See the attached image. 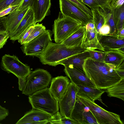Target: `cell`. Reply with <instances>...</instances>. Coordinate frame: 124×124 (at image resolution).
I'll list each match as a JSON object with an SVG mask.
<instances>
[{
    "label": "cell",
    "mask_w": 124,
    "mask_h": 124,
    "mask_svg": "<svg viewBox=\"0 0 124 124\" xmlns=\"http://www.w3.org/2000/svg\"><path fill=\"white\" fill-rule=\"evenodd\" d=\"M76 98L91 111L98 124H123L119 115L104 109L89 99L77 96Z\"/></svg>",
    "instance_id": "8992f818"
},
{
    "label": "cell",
    "mask_w": 124,
    "mask_h": 124,
    "mask_svg": "<svg viewBox=\"0 0 124 124\" xmlns=\"http://www.w3.org/2000/svg\"><path fill=\"white\" fill-rule=\"evenodd\" d=\"M112 9L116 28L118 32L124 28V6Z\"/></svg>",
    "instance_id": "484cf974"
},
{
    "label": "cell",
    "mask_w": 124,
    "mask_h": 124,
    "mask_svg": "<svg viewBox=\"0 0 124 124\" xmlns=\"http://www.w3.org/2000/svg\"><path fill=\"white\" fill-rule=\"evenodd\" d=\"M86 50L81 47H68L62 43L51 42L38 58L42 64L55 66L61 60Z\"/></svg>",
    "instance_id": "7a4b0ae2"
},
{
    "label": "cell",
    "mask_w": 124,
    "mask_h": 124,
    "mask_svg": "<svg viewBox=\"0 0 124 124\" xmlns=\"http://www.w3.org/2000/svg\"><path fill=\"white\" fill-rule=\"evenodd\" d=\"M85 31V26L82 25L78 30L61 43L68 47H81Z\"/></svg>",
    "instance_id": "7402d4cb"
},
{
    "label": "cell",
    "mask_w": 124,
    "mask_h": 124,
    "mask_svg": "<svg viewBox=\"0 0 124 124\" xmlns=\"http://www.w3.org/2000/svg\"><path fill=\"white\" fill-rule=\"evenodd\" d=\"M93 22L96 31H99L104 23V10L101 8H91Z\"/></svg>",
    "instance_id": "d4e9b609"
},
{
    "label": "cell",
    "mask_w": 124,
    "mask_h": 124,
    "mask_svg": "<svg viewBox=\"0 0 124 124\" xmlns=\"http://www.w3.org/2000/svg\"><path fill=\"white\" fill-rule=\"evenodd\" d=\"M52 116L42 111L32 109L26 113L16 124H46L55 118Z\"/></svg>",
    "instance_id": "7c38bea8"
},
{
    "label": "cell",
    "mask_w": 124,
    "mask_h": 124,
    "mask_svg": "<svg viewBox=\"0 0 124 124\" xmlns=\"http://www.w3.org/2000/svg\"></svg>",
    "instance_id": "bcb514c9"
},
{
    "label": "cell",
    "mask_w": 124,
    "mask_h": 124,
    "mask_svg": "<svg viewBox=\"0 0 124 124\" xmlns=\"http://www.w3.org/2000/svg\"><path fill=\"white\" fill-rule=\"evenodd\" d=\"M34 0H22L18 7L16 9L21 10L25 7H31Z\"/></svg>",
    "instance_id": "d590c367"
},
{
    "label": "cell",
    "mask_w": 124,
    "mask_h": 124,
    "mask_svg": "<svg viewBox=\"0 0 124 124\" xmlns=\"http://www.w3.org/2000/svg\"><path fill=\"white\" fill-rule=\"evenodd\" d=\"M99 6L100 8L106 11L111 9V1L110 0H94Z\"/></svg>",
    "instance_id": "1f68e13d"
},
{
    "label": "cell",
    "mask_w": 124,
    "mask_h": 124,
    "mask_svg": "<svg viewBox=\"0 0 124 124\" xmlns=\"http://www.w3.org/2000/svg\"><path fill=\"white\" fill-rule=\"evenodd\" d=\"M6 18L5 16L0 17V32H7L6 24Z\"/></svg>",
    "instance_id": "60d3db41"
},
{
    "label": "cell",
    "mask_w": 124,
    "mask_h": 124,
    "mask_svg": "<svg viewBox=\"0 0 124 124\" xmlns=\"http://www.w3.org/2000/svg\"><path fill=\"white\" fill-rule=\"evenodd\" d=\"M83 2L90 8H100L99 6L94 0H81Z\"/></svg>",
    "instance_id": "8d00e7d4"
},
{
    "label": "cell",
    "mask_w": 124,
    "mask_h": 124,
    "mask_svg": "<svg viewBox=\"0 0 124 124\" xmlns=\"http://www.w3.org/2000/svg\"><path fill=\"white\" fill-rule=\"evenodd\" d=\"M107 12L104 11V24H107L110 27V31L109 35H117V31L114 19L113 11L112 9Z\"/></svg>",
    "instance_id": "4316f807"
},
{
    "label": "cell",
    "mask_w": 124,
    "mask_h": 124,
    "mask_svg": "<svg viewBox=\"0 0 124 124\" xmlns=\"http://www.w3.org/2000/svg\"><path fill=\"white\" fill-rule=\"evenodd\" d=\"M85 26V31L81 47L88 50L98 49L105 52L97 39L98 33L95 29L93 22L87 23Z\"/></svg>",
    "instance_id": "4fadbf2b"
},
{
    "label": "cell",
    "mask_w": 124,
    "mask_h": 124,
    "mask_svg": "<svg viewBox=\"0 0 124 124\" xmlns=\"http://www.w3.org/2000/svg\"><path fill=\"white\" fill-rule=\"evenodd\" d=\"M60 11L62 15L75 20L85 26L93 22V18L89 17L68 0H59Z\"/></svg>",
    "instance_id": "9c48e42d"
},
{
    "label": "cell",
    "mask_w": 124,
    "mask_h": 124,
    "mask_svg": "<svg viewBox=\"0 0 124 124\" xmlns=\"http://www.w3.org/2000/svg\"><path fill=\"white\" fill-rule=\"evenodd\" d=\"M117 35L119 36L124 37V28L118 32Z\"/></svg>",
    "instance_id": "7bdbcfd3"
},
{
    "label": "cell",
    "mask_w": 124,
    "mask_h": 124,
    "mask_svg": "<svg viewBox=\"0 0 124 124\" xmlns=\"http://www.w3.org/2000/svg\"><path fill=\"white\" fill-rule=\"evenodd\" d=\"M83 71L96 87L105 90L117 83L122 78L114 65L94 61L89 57L85 60Z\"/></svg>",
    "instance_id": "6da1fadb"
},
{
    "label": "cell",
    "mask_w": 124,
    "mask_h": 124,
    "mask_svg": "<svg viewBox=\"0 0 124 124\" xmlns=\"http://www.w3.org/2000/svg\"><path fill=\"white\" fill-rule=\"evenodd\" d=\"M109 97H114L124 101V78L116 84L105 90Z\"/></svg>",
    "instance_id": "cb8c5ba5"
},
{
    "label": "cell",
    "mask_w": 124,
    "mask_h": 124,
    "mask_svg": "<svg viewBox=\"0 0 124 124\" xmlns=\"http://www.w3.org/2000/svg\"><path fill=\"white\" fill-rule=\"evenodd\" d=\"M76 85L77 89V96L87 98L93 101L97 100L101 101L102 95L105 92V90L96 87Z\"/></svg>",
    "instance_id": "ffe728a7"
},
{
    "label": "cell",
    "mask_w": 124,
    "mask_h": 124,
    "mask_svg": "<svg viewBox=\"0 0 124 124\" xmlns=\"http://www.w3.org/2000/svg\"><path fill=\"white\" fill-rule=\"evenodd\" d=\"M51 5V0H34L31 8L36 23L41 22L49 13Z\"/></svg>",
    "instance_id": "d6986e66"
},
{
    "label": "cell",
    "mask_w": 124,
    "mask_h": 124,
    "mask_svg": "<svg viewBox=\"0 0 124 124\" xmlns=\"http://www.w3.org/2000/svg\"><path fill=\"white\" fill-rule=\"evenodd\" d=\"M9 114L8 110L0 105V121L5 119Z\"/></svg>",
    "instance_id": "ab89813d"
},
{
    "label": "cell",
    "mask_w": 124,
    "mask_h": 124,
    "mask_svg": "<svg viewBox=\"0 0 124 124\" xmlns=\"http://www.w3.org/2000/svg\"><path fill=\"white\" fill-rule=\"evenodd\" d=\"M53 34L46 30L29 42L22 45L21 49L26 55L39 57L45 51L48 43L52 42Z\"/></svg>",
    "instance_id": "52a82bcc"
},
{
    "label": "cell",
    "mask_w": 124,
    "mask_h": 124,
    "mask_svg": "<svg viewBox=\"0 0 124 124\" xmlns=\"http://www.w3.org/2000/svg\"><path fill=\"white\" fill-rule=\"evenodd\" d=\"M64 66V71L70 78L71 82L75 85L96 87L83 71L72 65Z\"/></svg>",
    "instance_id": "5bb4252c"
},
{
    "label": "cell",
    "mask_w": 124,
    "mask_h": 124,
    "mask_svg": "<svg viewBox=\"0 0 124 124\" xmlns=\"http://www.w3.org/2000/svg\"><path fill=\"white\" fill-rule=\"evenodd\" d=\"M16 0H0V12L10 6H12Z\"/></svg>",
    "instance_id": "e575fe53"
},
{
    "label": "cell",
    "mask_w": 124,
    "mask_h": 124,
    "mask_svg": "<svg viewBox=\"0 0 124 124\" xmlns=\"http://www.w3.org/2000/svg\"><path fill=\"white\" fill-rule=\"evenodd\" d=\"M46 28L42 24L38 23L33 25L32 31L29 37L24 41V44L29 42L33 39L44 32Z\"/></svg>",
    "instance_id": "83f0119b"
},
{
    "label": "cell",
    "mask_w": 124,
    "mask_h": 124,
    "mask_svg": "<svg viewBox=\"0 0 124 124\" xmlns=\"http://www.w3.org/2000/svg\"><path fill=\"white\" fill-rule=\"evenodd\" d=\"M110 28L107 24H104L99 31L98 33L102 35H109Z\"/></svg>",
    "instance_id": "f35d334b"
},
{
    "label": "cell",
    "mask_w": 124,
    "mask_h": 124,
    "mask_svg": "<svg viewBox=\"0 0 124 124\" xmlns=\"http://www.w3.org/2000/svg\"><path fill=\"white\" fill-rule=\"evenodd\" d=\"M88 50L73 55L58 62L57 65L61 64L63 66L72 65L83 71V66L84 60L90 57Z\"/></svg>",
    "instance_id": "44dd1931"
},
{
    "label": "cell",
    "mask_w": 124,
    "mask_h": 124,
    "mask_svg": "<svg viewBox=\"0 0 124 124\" xmlns=\"http://www.w3.org/2000/svg\"><path fill=\"white\" fill-rule=\"evenodd\" d=\"M90 58L94 61L101 62H105L106 52L102 51L88 50Z\"/></svg>",
    "instance_id": "f1b7e54d"
},
{
    "label": "cell",
    "mask_w": 124,
    "mask_h": 124,
    "mask_svg": "<svg viewBox=\"0 0 124 124\" xmlns=\"http://www.w3.org/2000/svg\"><path fill=\"white\" fill-rule=\"evenodd\" d=\"M47 124H78L72 119L61 116L57 119H53L49 121Z\"/></svg>",
    "instance_id": "4dcf8cb0"
},
{
    "label": "cell",
    "mask_w": 124,
    "mask_h": 124,
    "mask_svg": "<svg viewBox=\"0 0 124 124\" xmlns=\"http://www.w3.org/2000/svg\"><path fill=\"white\" fill-rule=\"evenodd\" d=\"M111 1V7L115 3L117 0H110Z\"/></svg>",
    "instance_id": "ee69618b"
},
{
    "label": "cell",
    "mask_w": 124,
    "mask_h": 124,
    "mask_svg": "<svg viewBox=\"0 0 124 124\" xmlns=\"http://www.w3.org/2000/svg\"><path fill=\"white\" fill-rule=\"evenodd\" d=\"M20 5L10 6L0 12V17L4 16L12 13Z\"/></svg>",
    "instance_id": "d6a6232c"
},
{
    "label": "cell",
    "mask_w": 124,
    "mask_h": 124,
    "mask_svg": "<svg viewBox=\"0 0 124 124\" xmlns=\"http://www.w3.org/2000/svg\"><path fill=\"white\" fill-rule=\"evenodd\" d=\"M87 15L92 18V14L91 9L88 8L81 0H68Z\"/></svg>",
    "instance_id": "f546056e"
},
{
    "label": "cell",
    "mask_w": 124,
    "mask_h": 124,
    "mask_svg": "<svg viewBox=\"0 0 124 124\" xmlns=\"http://www.w3.org/2000/svg\"><path fill=\"white\" fill-rule=\"evenodd\" d=\"M36 23L33 11L30 7L17 27L10 35V39L13 41L18 40L23 36L30 27Z\"/></svg>",
    "instance_id": "9a60e30c"
},
{
    "label": "cell",
    "mask_w": 124,
    "mask_h": 124,
    "mask_svg": "<svg viewBox=\"0 0 124 124\" xmlns=\"http://www.w3.org/2000/svg\"><path fill=\"white\" fill-rule=\"evenodd\" d=\"M70 119L78 124H98L89 109L77 98Z\"/></svg>",
    "instance_id": "8fae6325"
},
{
    "label": "cell",
    "mask_w": 124,
    "mask_h": 124,
    "mask_svg": "<svg viewBox=\"0 0 124 124\" xmlns=\"http://www.w3.org/2000/svg\"><path fill=\"white\" fill-rule=\"evenodd\" d=\"M33 27V25L30 27L27 30L23 36L18 40L19 42L22 45L24 44V42L26 39L29 36Z\"/></svg>",
    "instance_id": "74e56055"
},
{
    "label": "cell",
    "mask_w": 124,
    "mask_h": 124,
    "mask_svg": "<svg viewBox=\"0 0 124 124\" xmlns=\"http://www.w3.org/2000/svg\"><path fill=\"white\" fill-rule=\"evenodd\" d=\"M29 102L32 109L43 111L52 116L59 112V102L51 93L49 88L36 91L29 95Z\"/></svg>",
    "instance_id": "277c9868"
},
{
    "label": "cell",
    "mask_w": 124,
    "mask_h": 124,
    "mask_svg": "<svg viewBox=\"0 0 124 124\" xmlns=\"http://www.w3.org/2000/svg\"><path fill=\"white\" fill-rule=\"evenodd\" d=\"M97 38L105 52L117 50L124 52V37L118 35H102L98 33Z\"/></svg>",
    "instance_id": "2e32d148"
},
{
    "label": "cell",
    "mask_w": 124,
    "mask_h": 124,
    "mask_svg": "<svg viewBox=\"0 0 124 124\" xmlns=\"http://www.w3.org/2000/svg\"><path fill=\"white\" fill-rule=\"evenodd\" d=\"M0 124H1L0 123Z\"/></svg>",
    "instance_id": "f6af8a7d"
},
{
    "label": "cell",
    "mask_w": 124,
    "mask_h": 124,
    "mask_svg": "<svg viewBox=\"0 0 124 124\" xmlns=\"http://www.w3.org/2000/svg\"><path fill=\"white\" fill-rule=\"evenodd\" d=\"M124 52L117 50H110L106 52L105 62L115 65L116 69L124 63Z\"/></svg>",
    "instance_id": "603a6c76"
},
{
    "label": "cell",
    "mask_w": 124,
    "mask_h": 124,
    "mask_svg": "<svg viewBox=\"0 0 124 124\" xmlns=\"http://www.w3.org/2000/svg\"><path fill=\"white\" fill-rule=\"evenodd\" d=\"M9 37L7 32H0V49L3 47Z\"/></svg>",
    "instance_id": "836d02e7"
},
{
    "label": "cell",
    "mask_w": 124,
    "mask_h": 124,
    "mask_svg": "<svg viewBox=\"0 0 124 124\" xmlns=\"http://www.w3.org/2000/svg\"><path fill=\"white\" fill-rule=\"evenodd\" d=\"M30 7H25L21 10L16 9L6 17V26L9 36L19 25Z\"/></svg>",
    "instance_id": "ac0fdd59"
},
{
    "label": "cell",
    "mask_w": 124,
    "mask_h": 124,
    "mask_svg": "<svg viewBox=\"0 0 124 124\" xmlns=\"http://www.w3.org/2000/svg\"><path fill=\"white\" fill-rule=\"evenodd\" d=\"M77 89L70 82L64 95L59 101L60 113L62 116L70 118L76 100Z\"/></svg>",
    "instance_id": "30bf717a"
},
{
    "label": "cell",
    "mask_w": 124,
    "mask_h": 124,
    "mask_svg": "<svg viewBox=\"0 0 124 124\" xmlns=\"http://www.w3.org/2000/svg\"><path fill=\"white\" fill-rule=\"evenodd\" d=\"M1 67L4 70L13 74L18 79H25L31 71L29 66L23 63L14 55L5 54L3 56Z\"/></svg>",
    "instance_id": "ba28073f"
},
{
    "label": "cell",
    "mask_w": 124,
    "mask_h": 124,
    "mask_svg": "<svg viewBox=\"0 0 124 124\" xmlns=\"http://www.w3.org/2000/svg\"><path fill=\"white\" fill-rule=\"evenodd\" d=\"M124 0H117L111 7V9L119 7L124 5Z\"/></svg>",
    "instance_id": "b9f144b4"
},
{
    "label": "cell",
    "mask_w": 124,
    "mask_h": 124,
    "mask_svg": "<svg viewBox=\"0 0 124 124\" xmlns=\"http://www.w3.org/2000/svg\"><path fill=\"white\" fill-rule=\"evenodd\" d=\"M49 91L54 98L59 101L65 93L70 81L67 76H58L51 80Z\"/></svg>",
    "instance_id": "e0dca14e"
},
{
    "label": "cell",
    "mask_w": 124,
    "mask_h": 124,
    "mask_svg": "<svg viewBox=\"0 0 124 124\" xmlns=\"http://www.w3.org/2000/svg\"><path fill=\"white\" fill-rule=\"evenodd\" d=\"M51 76L47 71L38 69L31 71L25 79H18L19 89L22 93L30 95L47 87L51 80Z\"/></svg>",
    "instance_id": "3957f363"
},
{
    "label": "cell",
    "mask_w": 124,
    "mask_h": 124,
    "mask_svg": "<svg viewBox=\"0 0 124 124\" xmlns=\"http://www.w3.org/2000/svg\"><path fill=\"white\" fill-rule=\"evenodd\" d=\"M82 25L73 19L60 14L53 25L52 31L55 43H61L78 30Z\"/></svg>",
    "instance_id": "5b68a950"
}]
</instances>
